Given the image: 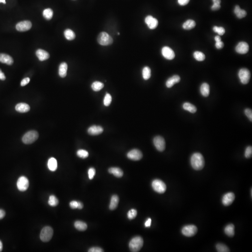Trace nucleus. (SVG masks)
Returning a JSON list of instances; mask_svg holds the SVG:
<instances>
[{"mask_svg": "<svg viewBox=\"0 0 252 252\" xmlns=\"http://www.w3.org/2000/svg\"><path fill=\"white\" fill-rule=\"evenodd\" d=\"M190 164L194 170H202L205 164L203 155L199 153H194L190 158Z\"/></svg>", "mask_w": 252, "mask_h": 252, "instance_id": "1", "label": "nucleus"}, {"mask_svg": "<svg viewBox=\"0 0 252 252\" xmlns=\"http://www.w3.org/2000/svg\"><path fill=\"white\" fill-rule=\"evenodd\" d=\"M143 245V239L140 236L134 237L129 242V247L131 251L137 252L142 248Z\"/></svg>", "mask_w": 252, "mask_h": 252, "instance_id": "2", "label": "nucleus"}, {"mask_svg": "<svg viewBox=\"0 0 252 252\" xmlns=\"http://www.w3.org/2000/svg\"><path fill=\"white\" fill-rule=\"evenodd\" d=\"M98 42L102 46L111 45L113 43V38L106 32H102L99 33L97 38Z\"/></svg>", "mask_w": 252, "mask_h": 252, "instance_id": "3", "label": "nucleus"}, {"mask_svg": "<svg viewBox=\"0 0 252 252\" xmlns=\"http://www.w3.org/2000/svg\"><path fill=\"white\" fill-rule=\"evenodd\" d=\"M39 138V133L36 131L31 130L26 133L22 138V141L26 144L33 143Z\"/></svg>", "mask_w": 252, "mask_h": 252, "instance_id": "4", "label": "nucleus"}, {"mask_svg": "<svg viewBox=\"0 0 252 252\" xmlns=\"http://www.w3.org/2000/svg\"><path fill=\"white\" fill-rule=\"evenodd\" d=\"M53 234V230L50 227H45L41 231L40 238L42 242H49Z\"/></svg>", "mask_w": 252, "mask_h": 252, "instance_id": "5", "label": "nucleus"}, {"mask_svg": "<svg viewBox=\"0 0 252 252\" xmlns=\"http://www.w3.org/2000/svg\"><path fill=\"white\" fill-rule=\"evenodd\" d=\"M152 187L155 191L160 194L164 193L167 189L165 184L159 179L153 180L152 183Z\"/></svg>", "mask_w": 252, "mask_h": 252, "instance_id": "6", "label": "nucleus"}, {"mask_svg": "<svg viewBox=\"0 0 252 252\" xmlns=\"http://www.w3.org/2000/svg\"><path fill=\"white\" fill-rule=\"evenodd\" d=\"M239 78L240 82L244 84L248 83L251 77V74L249 70L247 68H242L238 73Z\"/></svg>", "mask_w": 252, "mask_h": 252, "instance_id": "7", "label": "nucleus"}, {"mask_svg": "<svg viewBox=\"0 0 252 252\" xmlns=\"http://www.w3.org/2000/svg\"><path fill=\"white\" fill-rule=\"evenodd\" d=\"M198 232L197 227L193 225H185L182 229V233L184 236L186 237H192L194 236Z\"/></svg>", "mask_w": 252, "mask_h": 252, "instance_id": "8", "label": "nucleus"}, {"mask_svg": "<svg viewBox=\"0 0 252 252\" xmlns=\"http://www.w3.org/2000/svg\"><path fill=\"white\" fill-rule=\"evenodd\" d=\"M16 185H17V189L20 191H26L29 188V180L25 176H21L17 180Z\"/></svg>", "mask_w": 252, "mask_h": 252, "instance_id": "9", "label": "nucleus"}, {"mask_svg": "<svg viewBox=\"0 0 252 252\" xmlns=\"http://www.w3.org/2000/svg\"><path fill=\"white\" fill-rule=\"evenodd\" d=\"M155 147L159 151L162 152L165 149V139L161 136L155 137L153 140Z\"/></svg>", "mask_w": 252, "mask_h": 252, "instance_id": "10", "label": "nucleus"}, {"mask_svg": "<svg viewBox=\"0 0 252 252\" xmlns=\"http://www.w3.org/2000/svg\"><path fill=\"white\" fill-rule=\"evenodd\" d=\"M32 27V24L30 21H20L16 25V30L19 31H26L30 30Z\"/></svg>", "mask_w": 252, "mask_h": 252, "instance_id": "11", "label": "nucleus"}, {"mask_svg": "<svg viewBox=\"0 0 252 252\" xmlns=\"http://www.w3.org/2000/svg\"><path fill=\"white\" fill-rule=\"evenodd\" d=\"M142 156L143 155L142 152L137 149L132 150L127 154V157L132 160H140L142 158Z\"/></svg>", "mask_w": 252, "mask_h": 252, "instance_id": "12", "label": "nucleus"}, {"mask_svg": "<svg viewBox=\"0 0 252 252\" xmlns=\"http://www.w3.org/2000/svg\"><path fill=\"white\" fill-rule=\"evenodd\" d=\"M235 199V195L233 192H228L225 194L222 198V202L225 206L231 205Z\"/></svg>", "mask_w": 252, "mask_h": 252, "instance_id": "13", "label": "nucleus"}, {"mask_svg": "<svg viewBox=\"0 0 252 252\" xmlns=\"http://www.w3.org/2000/svg\"><path fill=\"white\" fill-rule=\"evenodd\" d=\"M162 53L164 58L168 60H172L175 57V54L174 51L168 46H165L162 48Z\"/></svg>", "mask_w": 252, "mask_h": 252, "instance_id": "14", "label": "nucleus"}, {"mask_svg": "<svg viewBox=\"0 0 252 252\" xmlns=\"http://www.w3.org/2000/svg\"><path fill=\"white\" fill-rule=\"evenodd\" d=\"M235 50L240 54H245L249 50V45L246 42H239L235 47Z\"/></svg>", "mask_w": 252, "mask_h": 252, "instance_id": "15", "label": "nucleus"}, {"mask_svg": "<svg viewBox=\"0 0 252 252\" xmlns=\"http://www.w3.org/2000/svg\"><path fill=\"white\" fill-rule=\"evenodd\" d=\"M145 22L151 30L156 29L158 24V20L151 16H148L145 19Z\"/></svg>", "mask_w": 252, "mask_h": 252, "instance_id": "16", "label": "nucleus"}, {"mask_svg": "<svg viewBox=\"0 0 252 252\" xmlns=\"http://www.w3.org/2000/svg\"><path fill=\"white\" fill-rule=\"evenodd\" d=\"M87 131L89 135L92 136H97L102 134L103 131V128L101 126L93 125L90 127L88 129Z\"/></svg>", "mask_w": 252, "mask_h": 252, "instance_id": "17", "label": "nucleus"}, {"mask_svg": "<svg viewBox=\"0 0 252 252\" xmlns=\"http://www.w3.org/2000/svg\"><path fill=\"white\" fill-rule=\"evenodd\" d=\"M16 110L18 112L24 113L28 112L30 110V107L27 104L25 103H20L16 106Z\"/></svg>", "mask_w": 252, "mask_h": 252, "instance_id": "18", "label": "nucleus"}, {"mask_svg": "<svg viewBox=\"0 0 252 252\" xmlns=\"http://www.w3.org/2000/svg\"><path fill=\"white\" fill-rule=\"evenodd\" d=\"M180 81V77L179 75H175L170 77L166 82V86L168 88H171L175 84L179 82Z\"/></svg>", "mask_w": 252, "mask_h": 252, "instance_id": "19", "label": "nucleus"}, {"mask_svg": "<svg viewBox=\"0 0 252 252\" xmlns=\"http://www.w3.org/2000/svg\"><path fill=\"white\" fill-rule=\"evenodd\" d=\"M0 62L8 65L13 64L14 60L12 57L6 54L0 53Z\"/></svg>", "mask_w": 252, "mask_h": 252, "instance_id": "20", "label": "nucleus"}, {"mask_svg": "<svg viewBox=\"0 0 252 252\" xmlns=\"http://www.w3.org/2000/svg\"><path fill=\"white\" fill-rule=\"evenodd\" d=\"M36 55L39 58V60L41 61L47 60L50 57L49 54L47 51L42 49H39L36 50Z\"/></svg>", "mask_w": 252, "mask_h": 252, "instance_id": "21", "label": "nucleus"}, {"mask_svg": "<svg viewBox=\"0 0 252 252\" xmlns=\"http://www.w3.org/2000/svg\"><path fill=\"white\" fill-rule=\"evenodd\" d=\"M67 64L65 62L61 63L59 67V75L61 78H64L67 75Z\"/></svg>", "mask_w": 252, "mask_h": 252, "instance_id": "22", "label": "nucleus"}, {"mask_svg": "<svg viewBox=\"0 0 252 252\" xmlns=\"http://www.w3.org/2000/svg\"><path fill=\"white\" fill-rule=\"evenodd\" d=\"M48 169L51 171H55L58 168V163L56 159L53 157H51L49 159L48 162Z\"/></svg>", "mask_w": 252, "mask_h": 252, "instance_id": "23", "label": "nucleus"}, {"mask_svg": "<svg viewBox=\"0 0 252 252\" xmlns=\"http://www.w3.org/2000/svg\"><path fill=\"white\" fill-rule=\"evenodd\" d=\"M234 14L239 19L244 18L247 16V13L246 11L240 9V7L239 5H236L235 7L234 10Z\"/></svg>", "mask_w": 252, "mask_h": 252, "instance_id": "24", "label": "nucleus"}, {"mask_svg": "<svg viewBox=\"0 0 252 252\" xmlns=\"http://www.w3.org/2000/svg\"><path fill=\"white\" fill-rule=\"evenodd\" d=\"M225 233L229 237H232L235 234V227L232 224L228 225L224 229Z\"/></svg>", "mask_w": 252, "mask_h": 252, "instance_id": "25", "label": "nucleus"}, {"mask_svg": "<svg viewBox=\"0 0 252 252\" xmlns=\"http://www.w3.org/2000/svg\"><path fill=\"white\" fill-rule=\"evenodd\" d=\"M119 202V198L118 196L116 195L113 196L111 198L110 205H109L110 210H113L116 209L118 205Z\"/></svg>", "mask_w": 252, "mask_h": 252, "instance_id": "26", "label": "nucleus"}, {"mask_svg": "<svg viewBox=\"0 0 252 252\" xmlns=\"http://www.w3.org/2000/svg\"><path fill=\"white\" fill-rule=\"evenodd\" d=\"M108 172L111 174H113L114 176L117 177H121L123 175V171L120 168L117 167L109 168Z\"/></svg>", "mask_w": 252, "mask_h": 252, "instance_id": "27", "label": "nucleus"}, {"mask_svg": "<svg viewBox=\"0 0 252 252\" xmlns=\"http://www.w3.org/2000/svg\"><path fill=\"white\" fill-rule=\"evenodd\" d=\"M200 92L204 97H208L210 94V86L206 83H204L200 87Z\"/></svg>", "mask_w": 252, "mask_h": 252, "instance_id": "28", "label": "nucleus"}, {"mask_svg": "<svg viewBox=\"0 0 252 252\" xmlns=\"http://www.w3.org/2000/svg\"><path fill=\"white\" fill-rule=\"evenodd\" d=\"M183 107L185 110L189 111L191 113H195L197 110V107L194 105L189 102L185 103L183 104Z\"/></svg>", "mask_w": 252, "mask_h": 252, "instance_id": "29", "label": "nucleus"}, {"mask_svg": "<svg viewBox=\"0 0 252 252\" xmlns=\"http://www.w3.org/2000/svg\"><path fill=\"white\" fill-rule=\"evenodd\" d=\"M74 227L79 231H86L87 228V225L84 222L81 221H77L74 223Z\"/></svg>", "mask_w": 252, "mask_h": 252, "instance_id": "30", "label": "nucleus"}, {"mask_svg": "<svg viewBox=\"0 0 252 252\" xmlns=\"http://www.w3.org/2000/svg\"><path fill=\"white\" fill-rule=\"evenodd\" d=\"M196 26L195 21L192 20H188L183 24V29L186 30H190L194 28Z\"/></svg>", "mask_w": 252, "mask_h": 252, "instance_id": "31", "label": "nucleus"}, {"mask_svg": "<svg viewBox=\"0 0 252 252\" xmlns=\"http://www.w3.org/2000/svg\"><path fill=\"white\" fill-rule=\"evenodd\" d=\"M64 35L68 40H73L76 37L75 33L70 29H67L64 31Z\"/></svg>", "mask_w": 252, "mask_h": 252, "instance_id": "32", "label": "nucleus"}, {"mask_svg": "<svg viewBox=\"0 0 252 252\" xmlns=\"http://www.w3.org/2000/svg\"><path fill=\"white\" fill-rule=\"evenodd\" d=\"M92 88L95 92H98L102 90L104 87L103 83L99 81H95L92 84Z\"/></svg>", "mask_w": 252, "mask_h": 252, "instance_id": "33", "label": "nucleus"}, {"mask_svg": "<svg viewBox=\"0 0 252 252\" xmlns=\"http://www.w3.org/2000/svg\"><path fill=\"white\" fill-rule=\"evenodd\" d=\"M142 76L145 80H147L151 77V70L150 67L145 66L142 70Z\"/></svg>", "mask_w": 252, "mask_h": 252, "instance_id": "34", "label": "nucleus"}, {"mask_svg": "<svg viewBox=\"0 0 252 252\" xmlns=\"http://www.w3.org/2000/svg\"><path fill=\"white\" fill-rule=\"evenodd\" d=\"M43 16L46 19L49 20L51 19V18H53V10L50 9H46L44 10L43 13Z\"/></svg>", "mask_w": 252, "mask_h": 252, "instance_id": "35", "label": "nucleus"}, {"mask_svg": "<svg viewBox=\"0 0 252 252\" xmlns=\"http://www.w3.org/2000/svg\"><path fill=\"white\" fill-rule=\"evenodd\" d=\"M193 56L194 58L197 61H203L205 59V56L204 54L201 51H196L194 53Z\"/></svg>", "mask_w": 252, "mask_h": 252, "instance_id": "36", "label": "nucleus"}, {"mask_svg": "<svg viewBox=\"0 0 252 252\" xmlns=\"http://www.w3.org/2000/svg\"><path fill=\"white\" fill-rule=\"evenodd\" d=\"M216 249L219 252H230L229 248L226 245L222 243H218L216 245Z\"/></svg>", "mask_w": 252, "mask_h": 252, "instance_id": "37", "label": "nucleus"}, {"mask_svg": "<svg viewBox=\"0 0 252 252\" xmlns=\"http://www.w3.org/2000/svg\"><path fill=\"white\" fill-rule=\"evenodd\" d=\"M48 204L51 206H57L59 204V200L55 196H50L48 200Z\"/></svg>", "mask_w": 252, "mask_h": 252, "instance_id": "38", "label": "nucleus"}, {"mask_svg": "<svg viewBox=\"0 0 252 252\" xmlns=\"http://www.w3.org/2000/svg\"><path fill=\"white\" fill-rule=\"evenodd\" d=\"M112 96H111V95L109 93H106L105 97L104 99V105L106 107L109 106L110 105L111 102H112Z\"/></svg>", "mask_w": 252, "mask_h": 252, "instance_id": "39", "label": "nucleus"}, {"mask_svg": "<svg viewBox=\"0 0 252 252\" xmlns=\"http://www.w3.org/2000/svg\"><path fill=\"white\" fill-rule=\"evenodd\" d=\"M77 155L80 158H86L88 156L89 153L86 150H79L77 151Z\"/></svg>", "mask_w": 252, "mask_h": 252, "instance_id": "40", "label": "nucleus"}, {"mask_svg": "<svg viewBox=\"0 0 252 252\" xmlns=\"http://www.w3.org/2000/svg\"><path fill=\"white\" fill-rule=\"evenodd\" d=\"M213 30L215 32L218 33L219 36L223 35L225 33V30L222 27H218L215 26L213 28Z\"/></svg>", "mask_w": 252, "mask_h": 252, "instance_id": "41", "label": "nucleus"}, {"mask_svg": "<svg viewBox=\"0 0 252 252\" xmlns=\"http://www.w3.org/2000/svg\"><path fill=\"white\" fill-rule=\"evenodd\" d=\"M137 215V210L136 209H132L131 210H129L127 213V218L129 219H134L136 217Z\"/></svg>", "mask_w": 252, "mask_h": 252, "instance_id": "42", "label": "nucleus"}, {"mask_svg": "<svg viewBox=\"0 0 252 252\" xmlns=\"http://www.w3.org/2000/svg\"><path fill=\"white\" fill-rule=\"evenodd\" d=\"M252 155V146H248L246 148L245 152V156L247 158H249L251 157Z\"/></svg>", "mask_w": 252, "mask_h": 252, "instance_id": "43", "label": "nucleus"}, {"mask_svg": "<svg viewBox=\"0 0 252 252\" xmlns=\"http://www.w3.org/2000/svg\"><path fill=\"white\" fill-rule=\"evenodd\" d=\"M95 173H96V170L95 169L93 168H90L89 169L88 171V174L89 179L90 180L93 179L95 176Z\"/></svg>", "mask_w": 252, "mask_h": 252, "instance_id": "44", "label": "nucleus"}, {"mask_svg": "<svg viewBox=\"0 0 252 252\" xmlns=\"http://www.w3.org/2000/svg\"><path fill=\"white\" fill-rule=\"evenodd\" d=\"M245 114L249 118L251 122L252 121V111L249 108H247L245 110Z\"/></svg>", "mask_w": 252, "mask_h": 252, "instance_id": "45", "label": "nucleus"}, {"mask_svg": "<svg viewBox=\"0 0 252 252\" xmlns=\"http://www.w3.org/2000/svg\"><path fill=\"white\" fill-rule=\"evenodd\" d=\"M89 252H103L104 250L99 247H93L88 250Z\"/></svg>", "mask_w": 252, "mask_h": 252, "instance_id": "46", "label": "nucleus"}, {"mask_svg": "<svg viewBox=\"0 0 252 252\" xmlns=\"http://www.w3.org/2000/svg\"><path fill=\"white\" fill-rule=\"evenodd\" d=\"M70 206L73 209L78 208V201H72L70 203Z\"/></svg>", "mask_w": 252, "mask_h": 252, "instance_id": "47", "label": "nucleus"}, {"mask_svg": "<svg viewBox=\"0 0 252 252\" xmlns=\"http://www.w3.org/2000/svg\"><path fill=\"white\" fill-rule=\"evenodd\" d=\"M30 81V79L29 78H26L24 79L23 80H21V86L22 87L27 85Z\"/></svg>", "mask_w": 252, "mask_h": 252, "instance_id": "48", "label": "nucleus"}, {"mask_svg": "<svg viewBox=\"0 0 252 252\" xmlns=\"http://www.w3.org/2000/svg\"><path fill=\"white\" fill-rule=\"evenodd\" d=\"M224 46V44L221 41L219 42H216V44H215V46L218 49H221L223 48Z\"/></svg>", "mask_w": 252, "mask_h": 252, "instance_id": "49", "label": "nucleus"}, {"mask_svg": "<svg viewBox=\"0 0 252 252\" xmlns=\"http://www.w3.org/2000/svg\"><path fill=\"white\" fill-rule=\"evenodd\" d=\"M190 1V0H178V3L181 6H185L187 5Z\"/></svg>", "mask_w": 252, "mask_h": 252, "instance_id": "50", "label": "nucleus"}, {"mask_svg": "<svg viewBox=\"0 0 252 252\" xmlns=\"http://www.w3.org/2000/svg\"><path fill=\"white\" fill-rule=\"evenodd\" d=\"M220 8H221L220 4H213V5L212 6V7H211V9H212V10L216 11L220 9Z\"/></svg>", "mask_w": 252, "mask_h": 252, "instance_id": "51", "label": "nucleus"}, {"mask_svg": "<svg viewBox=\"0 0 252 252\" xmlns=\"http://www.w3.org/2000/svg\"><path fill=\"white\" fill-rule=\"evenodd\" d=\"M151 225V219L150 218H149L145 223V227L146 228H149L150 227Z\"/></svg>", "mask_w": 252, "mask_h": 252, "instance_id": "52", "label": "nucleus"}, {"mask_svg": "<svg viewBox=\"0 0 252 252\" xmlns=\"http://www.w3.org/2000/svg\"><path fill=\"white\" fill-rule=\"evenodd\" d=\"M5 212L3 210L0 209V219H3L5 216Z\"/></svg>", "mask_w": 252, "mask_h": 252, "instance_id": "53", "label": "nucleus"}, {"mask_svg": "<svg viewBox=\"0 0 252 252\" xmlns=\"http://www.w3.org/2000/svg\"><path fill=\"white\" fill-rule=\"evenodd\" d=\"M5 79L6 77L4 74L1 71V70L0 69V79L1 80H4Z\"/></svg>", "mask_w": 252, "mask_h": 252, "instance_id": "54", "label": "nucleus"}, {"mask_svg": "<svg viewBox=\"0 0 252 252\" xmlns=\"http://www.w3.org/2000/svg\"><path fill=\"white\" fill-rule=\"evenodd\" d=\"M214 39L215 41H216V42H219V41H221V38H220V36H216L215 37Z\"/></svg>", "mask_w": 252, "mask_h": 252, "instance_id": "55", "label": "nucleus"}, {"mask_svg": "<svg viewBox=\"0 0 252 252\" xmlns=\"http://www.w3.org/2000/svg\"><path fill=\"white\" fill-rule=\"evenodd\" d=\"M83 208V204L81 202H79L78 201V208L79 209H82Z\"/></svg>", "mask_w": 252, "mask_h": 252, "instance_id": "56", "label": "nucleus"}, {"mask_svg": "<svg viewBox=\"0 0 252 252\" xmlns=\"http://www.w3.org/2000/svg\"><path fill=\"white\" fill-rule=\"evenodd\" d=\"M213 4H220L221 3V0H213Z\"/></svg>", "mask_w": 252, "mask_h": 252, "instance_id": "57", "label": "nucleus"}, {"mask_svg": "<svg viewBox=\"0 0 252 252\" xmlns=\"http://www.w3.org/2000/svg\"><path fill=\"white\" fill-rule=\"evenodd\" d=\"M2 248H3V245H2V242L0 240V252H1L2 250Z\"/></svg>", "mask_w": 252, "mask_h": 252, "instance_id": "58", "label": "nucleus"}, {"mask_svg": "<svg viewBox=\"0 0 252 252\" xmlns=\"http://www.w3.org/2000/svg\"><path fill=\"white\" fill-rule=\"evenodd\" d=\"M6 0H0V3H3L6 4Z\"/></svg>", "mask_w": 252, "mask_h": 252, "instance_id": "59", "label": "nucleus"}, {"mask_svg": "<svg viewBox=\"0 0 252 252\" xmlns=\"http://www.w3.org/2000/svg\"><path fill=\"white\" fill-rule=\"evenodd\" d=\"M118 35H120V33H118Z\"/></svg>", "mask_w": 252, "mask_h": 252, "instance_id": "60", "label": "nucleus"}]
</instances>
